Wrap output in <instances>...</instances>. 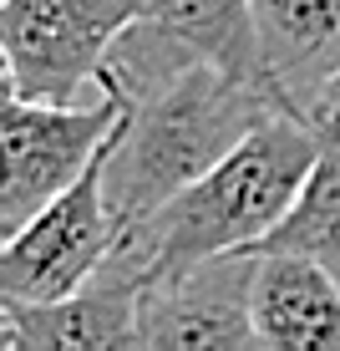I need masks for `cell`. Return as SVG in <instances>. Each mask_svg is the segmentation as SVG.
Instances as JSON below:
<instances>
[{
  "instance_id": "obj_1",
  "label": "cell",
  "mask_w": 340,
  "mask_h": 351,
  "mask_svg": "<svg viewBox=\"0 0 340 351\" xmlns=\"http://www.w3.org/2000/svg\"><path fill=\"white\" fill-rule=\"evenodd\" d=\"M315 158H320V128L279 107L198 184L173 193L148 219L127 224L117 234V250L107 255V270H122L148 285L213 255L259 250L305 193Z\"/></svg>"
},
{
  "instance_id": "obj_2",
  "label": "cell",
  "mask_w": 340,
  "mask_h": 351,
  "mask_svg": "<svg viewBox=\"0 0 340 351\" xmlns=\"http://www.w3.org/2000/svg\"><path fill=\"white\" fill-rule=\"evenodd\" d=\"M122 123L107 148V204L117 224H138L163 209L173 193L198 184L224 163L264 117L279 112V97L228 66L188 62L163 71L138 92H122Z\"/></svg>"
},
{
  "instance_id": "obj_3",
  "label": "cell",
  "mask_w": 340,
  "mask_h": 351,
  "mask_svg": "<svg viewBox=\"0 0 340 351\" xmlns=\"http://www.w3.org/2000/svg\"><path fill=\"white\" fill-rule=\"evenodd\" d=\"M127 97L102 71V92L81 102H26L5 92L0 132V234H16L56 193H66L107 148Z\"/></svg>"
},
{
  "instance_id": "obj_4",
  "label": "cell",
  "mask_w": 340,
  "mask_h": 351,
  "mask_svg": "<svg viewBox=\"0 0 340 351\" xmlns=\"http://www.w3.org/2000/svg\"><path fill=\"white\" fill-rule=\"evenodd\" d=\"M142 0H0L5 82L26 102H81L102 92L117 36Z\"/></svg>"
},
{
  "instance_id": "obj_5",
  "label": "cell",
  "mask_w": 340,
  "mask_h": 351,
  "mask_svg": "<svg viewBox=\"0 0 340 351\" xmlns=\"http://www.w3.org/2000/svg\"><path fill=\"white\" fill-rule=\"evenodd\" d=\"M112 148V138H107ZM107 148L66 193H56L41 214H31L0 245V306H41L81 290L107 255L117 250V224L107 204Z\"/></svg>"
},
{
  "instance_id": "obj_6",
  "label": "cell",
  "mask_w": 340,
  "mask_h": 351,
  "mask_svg": "<svg viewBox=\"0 0 340 351\" xmlns=\"http://www.w3.org/2000/svg\"><path fill=\"white\" fill-rule=\"evenodd\" d=\"M254 270L259 250H234L148 280L138 316L142 351H259Z\"/></svg>"
},
{
  "instance_id": "obj_7",
  "label": "cell",
  "mask_w": 340,
  "mask_h": 351,
  "mask_svg": "<svg viewBox=\"0 0 340 351\" xmlns=\"http://www.w3.org/2000/svg\"><path fill=\"white\" fill-rule=\"evenodd\" d=\"M0 351H142V280L122 270H96L81 290L41 306H0Z\"/></svg>"
},
{
  "instance_id": "obj_8",
  "label": "cell",
  "mask_w": 340,
  "mask_h": 351,
  "mask_svg": "<svg viewBox=\"0 0 340 351\" xmlns=\"http://www.w3.org/2000/svg\"><path fill=\"white\" fill-rule=\"evenodd\" d=\"M259 66L279 107L315 117L340 77V0H254Z\"/></svg>"
},
{
  "instance_id": "obj_9",
  "label": "cell",
  "mask_w": 340,
  "mask_h": 351,
  "mask_svg": "<svg viewBox=\"0 0 340 351\" xmlns=\"http://www.w3.org/2000/svg\"><path fill=\"white\" fill-rule=\"evenodd\" d=\"M254 331L259 351H340V275L310 255L259 250Z\"/></svg>"
},
{
  "instance_id": "obj_10",
  "label": "cell",
  "mask_w": 340,
  "mask_h": 351,
  "mask_svg": "<svg viewBox=\"0 0 340 351\" xmlns=\"http://www.w3.org/2000/svg\"><path fill=\"white\" fill-rule=\"evenodd\" d=\"M138 26H148L163 46L193 56V62H213L249 82H264L254 0H142Z\"/></svg>"
},
{
  "instance_id": "obj_11",
  "label": "cell",
  "mask_w": 340,
  "mask_h": 351,
  "mask_svg": "<svg viewBox=\"0 0 340 351\" xmlns=\"http://www.w3.org/2000/svg\"><path fill=\"white\" fill-rule=\"evenodd\" d=\"M259 250L310 255L340 275V128H320V158L305 178V193Z\"/></svg>"
},
{
  "instance_id": "obj_12",
  "label": "cell",
  "mask_w": 340,
  "mask_h": 351,
  "mask_svg": "<svg viewBox=\"0 0 340 351\" xmlns=\"http://www.w3.org/2000/svg\"><path fill=\"white\" fill-rule=\"evenodd\" d=\"M310 123H315V128H340V77L330 82V92L320 97V107H315Z\"/></svg>"
}]
</instances>
